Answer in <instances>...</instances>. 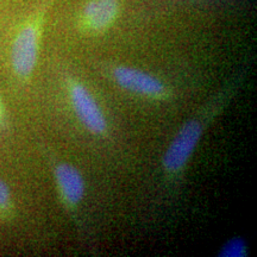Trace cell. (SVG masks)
Listing matches in <instances>:
<instances>
[{"label": "cell", "mask_w": 257, "mask_h": 257, "mask_svg": "<svg viewBox=\"0 0 257 257\" xmlns=\"http://www.w3.org/2000/svg\"><path fill=\"white\" fill-rule=\"evenodd\" d=\"M43 15L29 18L19 28L11 46L12 69L18 78L28 80L37 64Z\"/></svg>", "instance_id": "obj_1"}, {"label": "cell", "mask_w": 257, "mask_h": 257, "mask_svg": "<svg viewBox=\"0 0 257 257\" xmlns=\"http://www.w3.org/2000/svg\"><path fill=\"white\" fill-rule=\"evenodd\" d=\"M202 135V126L198 120L186 123L179 131L163 156V167L168 172L176 173L184 168L192 156Z\"/></svg>", "instance_id": "obj_2"}, {"label": "cell", "mask_w": 257, "mask_h": 257, "mask_svg": "<svg viewBox=\"0 0 257 257\" xmlns=\"http://www.w3.org/2000/svg\"><path fill=\"white\" fill-rule=\"evenodd\" d=\"M69 95L74 111L85 127L96 135L105 133L106 118L92 93L82 83L75 82L70 86Z\"/></svg>", "instance_id": "obj_3"}, {"label": "cell", "mask_w": 257, "mask_h": 257, "mask_svg": "<svg viewBox=\"0 0 257 257\" xmlns=\"http://www.w3.org/2000/svg\"><path fill=\"white\" fill-rule=\"evenodd\" d=\"M113 75L118 85L128 92L149 98H161L166 93L165 86L159 79L142 70L131 67H118Z\"/></svg>", "instance_id": "obj_4"}, {"label": "cell", "mask_w": 257, "mask_h": 257, "mask_svg": "<svg viewBox=\"0 0 257 257\" xmlns=\"http://www.w3.org/2000/svg\"><path fill=\"white\" fill-rule=\"evenodd\" d=\"M119 15V0H91L83 9V24L91 31L100 32L114 23Z\"/></svg>", "instance_id": "obj_5"}, {"label": "cell", "mask_w": 257, "mask_h": 257, "mask_svg": "<svg viewBox=\"0 0 257 257\" xmlns=\"http://www.w3.org/2000/svg\"><path fill=\"white\" fill-rule=\"evenodd\" d=\"M55 179L64 202L69 206H76L82 201L85 181L75 167L68 163H61L55 168Z\"/></svg>", "instance_id": "obj_6"}, {"label": "cell", "mask_w": 257, "mask_h": 257, "mask_svg": "<svg viewBox=\"0 0 257 257\" xmlns=\"http://www.w3.org/2000/svg\"><path fill=\"white\" fill-rule=\"evenodd\" d=\"M248 248L243 239L233 238L227 242L221 249L219 255L224 257H244L246 256Z\"/></svg>", "instance_id": "obj_7"}, {"label": "cell", "mask_w": 257, "mask_h": 257, "mask_svg": "<svg viewBox=\"0 0 257 257\" xmlns=\"http://www.w3.org/2000/svg\"><path fill=\"white\" fill-rule=\"evenodd\" d=\"M12 210H14V204H12L11 192L9 186L0 179V219H5L11 216Z\"/></svg>", "instance_id": "obj_8"}, {"label": "cell", "mask_w": 257, "mask_h": 257, "mask_svg": "<svg viewBox=\"0 0 257 257\" xmlns=\"http://www.w3.org/2000/svg\"><path fill=\"white\" fill-rule=\"evenodd\" d=\"M3 120H4V111H3V105L0 102V124L3 123Z\"/></svg>", "instance_id": "obj_9"}]
</instances>
